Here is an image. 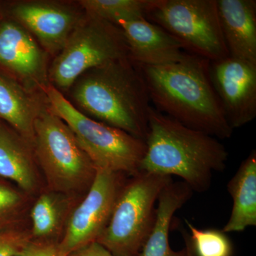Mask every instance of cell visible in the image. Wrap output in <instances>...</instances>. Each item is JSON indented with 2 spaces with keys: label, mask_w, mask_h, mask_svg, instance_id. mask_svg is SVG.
<instances>
[{
  "label": "cell",
  "mask_w": 256,
  "mask_h": 256,
  "mask_svg": "<svg viewBox=\"0 0 256 256\" xmlns=\"http://www.w3.org/2000/svg\"><path fill=\"white\" fill-rule=\"evenodd\" d=\"M210 62L188 54L174 63L137 66L156 110L188 128L227 139L234 130L210 82Z\"/></svg>",
  "instance_id": "obj_1"
},
{
  "label": "cell",
  "mask_w": 256,
  "mask_h": 256,
  "mask_svg": "<svg viewBox=\"0 0 256 256\" xmlns=\"http://www.w3.org/2000/svg\"><path fill=\"white\" fill-rule=\"evenodd\" d=\"M139 172L176 176L192 191L210 188L214 173L226 170L228 153L217 138L188 128L152 107Z\"/></svg>",
  "instance_id": "obj_2"
},
{
  "label": "cell",
  "mask_w": 256,
  "mask_h": 256,
  "mask_svg": "<svg viewBox=\"0 0 256 256\" xmlns=\"http://www.w3.org/2000/svg\"><path fill=\"white\" fill-rule=\"evenodd\" d=\"M70 90L72 104L82 114L146 141L150 100L140 70L130 58L88 70Z\"/></svg>",
  "instance_id": "obj_3"
},
{
  "label": "cell",
  "mask_w": 256,
  "mask_h": 256,
  "mask_svg": "<svg viewBox=\"0 0 256 256\" xmlns=\"http://www.w3.org/2000/svg\"><path fill=\"white\" fill-rule=\"evenodd\" d=\"M32 146L47 190L73 196L88 192L97 169L68 126L48 104L35 121Z\"/></svg>",
  "instance_id": "obj_4"
},
{
  "label": "cell",
  "mask_w": 256,
  "mask_h": 256,
  "mask_svg": "<svg viewBox=\"0 0 256 256\" xmlns=\"http://www.w3.org/2000/svg\"><path fill=\"white\" fill-rule=\"evenodd\" d=\"M43 94L50 110L68 126L96 169L131 176L139 172L144 140L82 114L52 84Z\"/></svg>",
  "instance_id": "obj_5"
},
{
  "label": "cell",
  "mask_w": 256,
  "mask_h": 256,
  "mask_svg": "<svg viewBox=\"0 0 256 256\" xmlns=\"http://www.w3.org/2000/svg\"><path fill=\"white\" fill-rule=\"evenodd\" d=\"M126 180L96 242L114 256H140L156 216V203L172 176L140 172Z\"/></svg>",
  "instance_id": "obj_6"
},
{
  "label": "cell",
  "mask_w": 256,
  "mask_h": 256,
  "mask_svg": "<svg viewBox=\"0 0 256 256\" xmlns=\"http://www.w3.org/2000/svg\"><path fill=\"white\" fill-rule=\"evenodd\" d=\"M129 58L122 30L118 25L85 14L48 68L50 84L68 92L90 69Z\"/></svg>",
  "instance_id": "obj_7"
},
{
  "label": "cell",
  "mask_w": 256,
  "mask_h": 256,
  "mask_svg": "<svg viewBox=\"0 0 256 256\" xmlns=\"http://www.w3.org/2000/svg\"><path fill=\"white\" fill-rule=\"evenodd\" d=\"M146 18L173 35L194 55L212 62L230 56L216 0H156Z\"/></svg>",
  "instance_id": "obj_8"
},
{
  "label": "cell",
  "mask_w": 256,
  "mask_h": 256,
  "mask_svg": "<svg viewBox=\"0 0 256 256\" xmlns=\"http://www.w3.org/2000/svg\"><path fill=\"white\" fill-rule=\"evenodd\" d=\"M124 174L97 170L92 186L69 216L58 250L68 256L95 242L107 226L114 204L126 180Z\"/></svg>",
  "instance_id": "obj_9"
},
{
  "label": "cell",
  "mask_w": 256,
  "mask_h": 256,
  "mask_svg": "<svg viewBox=\"0 0 256 256\" xmlns=\"http://www.w3.org/2000/svg\"><path fill=\"white\" fill-rule=\"evenodd\" d=\"M0 68L30 92L50 85L47 54L30 32L14 20L0 23Z\"/></svg>",
  "instance_id": "obj_10"
},
{
  "label": "cell",
  "mask_w": 256,
  "mask_h": 256,
  "mask_svg": "<svg viewBox=\"0 0 256 256\" xmlns=\"http://www.w3.org/2000/svg\"><path fill=\"white\" fill-rule=\"evenodd\" d=\"M210 82L229 126L242 127L256 117V64L229 56L212 62Z\"/></svg>",
  "instance_id": "obj_11"
},
{
  "label": "cell",
  "mask_w": 256,
  "mask_h": 256,
  "mask_svg": "<svg viewBox=\"0 0 256 256\" xmlns=\"http://www.w3.org/2000/svg\"><path fill=\"white\" fill-rule=\"evenodd\" d=\"M11 14L47 54L55 56L85 16L70 5L48 1L18 2L12 8Z\"/></svg>",
  "instance_id": "obj_12"
},
{
  "label": "cell",
  "mask_w": 256,
  "mask_h": 256,
  "mask_svg": "<svg viewBox=\"0 0 256 256\" xmlns=\"http://www.w3.org/2000/svg\"><path fill=\"white\" fill-rule=\"evenodd\" d=\"M128 48L130 60L138 66L174 63L188 55L181 42L146 18L120 22Z\"/></svg>",
  "instance_id": "obj_13"
},
{
  "label": "cell",
  "mask_w": 256,
  "mask_h": 256,
  "mask_svg": "<svg viewBox=\"0 0 256 256\" xmlns=\"http://www.w3.org/2000/svg\"><path fill=\"white\" fill-rule=\"evenodd\" d=\"M229 55L256 64V1L216 0Z\"/></svg>",
  "instance_id": "obj_14"
},
{
  "label": "cell",
  "mask_w": 256,
  "mask_h": 256,
  "mask_svg": "<svg viewBox=\"0 0 256 256\" xmlns=\"http://www.w3.org/2000/svg\"><path fill=\"white\" fill-rule=\"evenodd\" d=\"M0 178L14 182L28 195L36 193L40 180L32 146L24 138L0 124Z\"/></svg>",
  "instance_id": "obj_15"
},
{
  "label": "cell",
  "mask_w": 256,
  "mask_h": 256,
  "mask_svg": "<svg viewBox=\"0 0 256 256\" xmlns=\"http://www.w3.org/2000/svg\"><path fill=\"white\" fill-rule=\"evenodd\" d=\"M40 94L0 74V118L31 144L35 121L47 106L45 96L41 98Z\"/></svg>",
  "instance_id": "obj_16"
},
{
  "label": "cell",
  "mask_w": 256,
  "mask_h": 256,
  "mask_svg": "<svg viewBox=\"0 0 256 256\" xmlns=\"http://www.w3.org/2000/svg\"><path fill=\"white\" fill-rule=\"evenodd\" d=\"M193 191L182 181L170 182L158 201L156 223L143 246L140 256H188L184 247L175 252L170 244V230L175 213L192 198Z\"/></svg>",
  "instance_id": "obj_17"
},
{
  "label": "cell",
  "mask_w": 256,
  "mask_h": 256,
  "mask_svg": "<svg viewBox=\"0 0 256 256\" xmlns=\"http://www.w3.org/2000/svg\"><path fill=\"white\" fill-rule=\"evenodd\" d=\"M233 208L223 229L225 233L242 232L256 226V152L242 162L227 184Z\"/></svg>",
  "instance_id": "obj_18"
},
{
  "label": "cell",
  "mask_w": 256,
  "mask_h": 256,
  "mask_svg": "<svg viewBox=\"0 0 256 256\" xmlns=\"http://www.w3.org/2000/svg\"><path fill=\"white\" fill-rule=\"evenodd\" d=\"M72 197L48 190L41 194L30 212L32 240L56 242L74 210Z\"/></svg>",
  "instance_id": "obj_19"
},
{
  "label": "cell",
  "mask_w": 256,
  "mask_h": 256,
  "mask_svg": "<svg viewBox=\"0 0 256 256\" xmlns=\"http://www.w3.org/2000/svg\"><path fill=\"white\" fill-rule=\"evenodd\" d=\"M86 14L114 24L146 18L156 0H82Z\"/></svg>",
  "instance_id": "obj_20"
},
{
  "label": "cell",
  "mask_w": 256,
  "mask_h": 256,
  "mask_svg": "<svg viewBox=\"0 0 256 256\" xmlns=\"http://www.w3.org/2000/svg\"><path fill=\"white\" fill-rule=\"evenodd\" d=\"M194 256H233L232 240L223 230L200 229L185 220Z\"/></svg>",
  "instance_id": "obj_21"
},
{
  "label": "cell",
  "mask_w": 256,
  "mask_h": 256,
  "mask_svg": "<svg viewBox=\"0 0 256 256\" xmlns=\"http://www.w3.org/2000/svg\"><path fill=\"white\" fill-rule=\"evenodd\" d=\"M28 194L0 182V230L16 228L26 208Z\"/></svg>",
  "instance_id": "obj_22"
},
{
  "label": "cell",
  "mask_w": 256,
  "mask_h": 256,
  "mask_svg": "<svg viewBox=\"0 0 256 256\" xmlns=\"http://www.w3.org/2000/svg\"><path fill=\"white\" fill-rule=\"evenodd\" d=\"M32 240L28 230L18 228L0 230V256H16Z\"/></svg>",
  "instance_id": "obj_23"
},
{
  "label": "cell",
  "mask_w": 256,
  "mask_h": 256,
  "mask_svg": "<svg viewBox=\"0 0 256 256\" xmlns=\"http://www.w3.org/2000/svg\"><path fill=\"white\" fill-rule=\"evenodd\" d=\"M58 242L32 240L16 256H65L58 250Z\"/></svg>",
  "instance_id": "obj_24"
},
{
  "label": "cell",
  "mask_w": 256,
  "mask_h": 256,
  "mask_svg": "<svg viewBox=\"0 0 256 256\" xmlns=\"http://www.w3.org/2000/svg\"><path fill=\"white\" fill-rule=\"evenodd\" d=\"M68 256H114L98 242H92L80 248Z\"/></svg>",
  "instance_id": "obj_25"
},
{
  "label": "cell",
  "mask_w": 256,
  "mask_h": 256,
  "mask_svg": "<svg viewBox=\"0 0 256 256\" xmlns=\"http://www.w3.org/2000/svg\"><path fill=\"white\" fill-rule=\"evenodd\" d=\"M181 233L182 234L183 238L184 240L185 247L186 248V250H188V256H194L193 250H192L191 244H190V235H188V232L182 229V230H181Z\"/></svg>",
  "instance_id": "obj_26"
}]
</instances>
